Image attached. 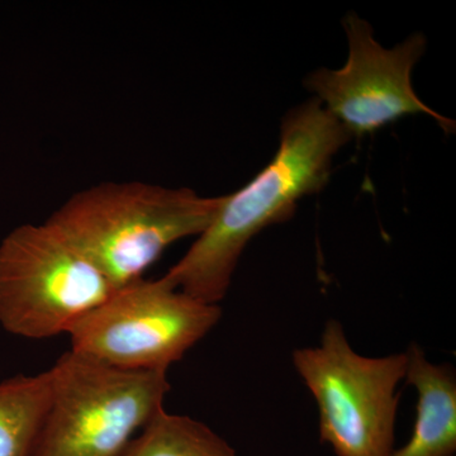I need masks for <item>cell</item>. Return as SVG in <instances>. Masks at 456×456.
<instances>
[{"label": "cell", "mask_w": 456, "mask_h": 456, "mask_svg": "<svg viewBox=\"0 0 456 456\" xmlns=\"http://www.w3.org/2000/svg\"><path fill=\"white\" fill-rule=\"evenodd\" d=\"M292 360L316 401L321 443L336 456L392 454L406 353L362 355L340 321L329 320L320 345L294 350Z\"/></svg>", "instance_id": "4"}, {"label": "cell", "mask_w": 456, "mask_h": 456, "mask_svg": "<svg viewBox=\"0 0 456 456\" xmlns=\"http://www.w3.org/2000/svg\"><path fill=\"white\" fill-rule=\"evenodd\" d=\"M53 389L51 371L0 382V456H31Z\"/></svg>", "instance_id": "9"}, {"label": "cell", "mask_w": 456, "mask_h": 456, "mask_svg": "<svg viewBox=\"0 0 456 456\" xmlns=\"http://www.w3.org/2000/svg\"><path fill=\"white\" fill-rule=\"evenodd\" d=\"M351 136L316 98L284 117L272 161L250 183L224 196L211 224L164 275L176 289L218 305L246 246L264 228L290 220L303 197L322 191L335 155Z\"/></svg>", "instance_id": "1"}, {"label": "cell", "mask_w": 456, "mask_h": 456, "mask_svg": "<svg viewBox=\"0 0 456 456\" xmlns=\"http://www.w3.org/2000/svg\"><path fill=\"white\" fill-rule=\"evenodd\" d=\"M404 380L415 387V425L410 440L389 456H455L456 378L448 364H435L412 344Z\"/></svg>", "instance_id": "8"}, {"label": "cell", "mask_w": 456, "mask_h": 456, "mask_svg": "<svg viewBox=\"0 0 456 456\" xmlns=\"http://www.w3.org/2000/svg\"><path fill=\"white\" fill-rule=\"evenodd\" d=\"M31 456H121L170 392L167 371L123 370L68 351Z\"/></svg>", "instance_id": "3"}, {"label": "cell", "mask_w": 456, "mask_h": 456, "mask_svg": "<svg viewBox=\"0 0 456 456\" xmlns=\"http://www.w3.org/2000/svg\"><path fill=\"white\" fill-rule=\"evenodd\" d=\"M224 200L188 188L102 183L69 198L46 224L118 289L142 279L174 242L200 236Z\"/></svg>", "instance_id": "2"}, {"label": "cell", "mask_w": 456, "mask_h": 456, "mask_svg": "<svg viewBox=\"0 0 456 456\" xmlns=\"http://www.w3.org/2000/svg\"><path fill=\"white\" fill-rule=\"evenodd\" d=\"M342 25L349 44L346 62L338 70L318 69L305 86L351 139L413 114H428L444 132H454V121L432 110L413 89L412 71L426 50L424 36H410L386 49L375 40L367 20L356 14H347Z\"/></svg>", "instance_id": "7"}, {"label": "cell", "mask_w": 456, "mask_h": 456, "mask_svg": "<svg viewBox=\"0 0 456 456\" xmlns=\"http://www.w3.org/2000/svg\"><path fill=\"white\" fill-rule=\"evenodd\" d=\"M112 283L49 224H22L0 244V325L42 340L110 298Z\"/></svg>", "instance_id": "6"}, {"label": "cell", "mask_w": 456, "mask_h": 456, "mask_svg": "<svg viewBox=\"0 0 456 456\" xmlns=\"http://www.w3.org/2000/svg\"><path fill=\"white\" fill-rule=\"evenodd\" d=\"M121 456H237L236 450L203 422L161 410L132 439Z\"/></svg>", "instance_id": "10"}, {"label": "cell", "mask_w": 456, "mask_h": 456, "mask_svg": "<svg viewBox=\"0 0 456 456\" xmlns=\"http://www.w3.org/2000/svg\"><path fill=\"white\" fill-rule=\"evenodd\" d=\"M218 305L191 298L163 277L139 279L69 327L71 350L123 370L167 371L220 322Z\"/></svg>", "instance_id": "5"}]
</instances>
